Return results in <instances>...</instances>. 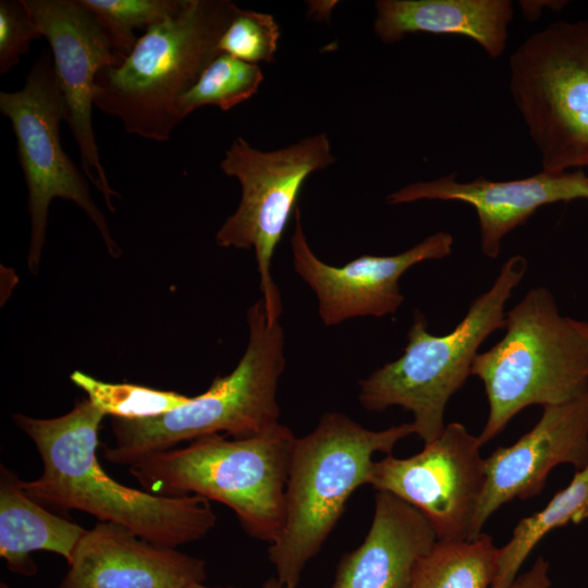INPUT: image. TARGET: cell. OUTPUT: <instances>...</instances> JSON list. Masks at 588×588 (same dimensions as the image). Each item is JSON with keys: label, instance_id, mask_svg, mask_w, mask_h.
Instances as JSON below:
<instances>
[{"label": "cell", "instance_id": "8992f818", "mask_svg": "<svg viewBox=\"0 0 588 588\" xmlns=\"http://www.w3.org/2000/svg\"><path fill=\"white\" fill-rule=\"evenodd\" d=\"M503 329L471 368L489 404L481 445L524 408L564 404L588 391V336L581 320L561 315L548 289L528 291L505 314Z\"/></svg>", "mask_w": 588, "mask_h": 588}, {"label": "cell", "instance_id": "f1b7e54d", "mask_svg": "<svg viewBox=\"0 0 588 588\" xmlns=\"http://www.w3.org/2000/svg\"><path fill=\"white\" fill-rule=\"evenodd\" d=\"M262 588H282V586L277 577H270L267 581H265Z\"/></svg>", "mask_w": 588, "mask_h": 588}, {"label": "cell", "instance_id": "52a82bcc", "mask_svg": "<svg viewBox=\"0 0 588 588\" xmlns=\"http://www.w3.org/2000/svg\"><path fill=\"white\" fill-rule=\"evenodd\" d=\"M526 270L522 255L510 257L491 287L471 302L448 334H431L426 317L415 310L403 354L358 381L360 405L369 412L400 406L413 414L414 431L425 443L438 438L450 397L471 375L483 341L504 327L505 304Z\"/></svg>", "mask_w": 588, "mask_h": 588}, {"label": "cell", "instance_id": "ba28073f", "mask_svg": "<svg viewBox=\"0 0 588 588\" xmlns=\"http://www.w3.org/2000/svg\"><path fill=\"white\" fill-rule=\"evenodd\" d=\"M510 93L542 170L588 167V21H555L510 57Z\"/></svg>", "mask_w": 588, "mask_h": 588}, {"label": "cell", "instance_id": "6da1fadb", "mask_svg": "<svg viewBox=\"0 0 588 588\" xmlns=\"http://www.w3.org/2000/svg\"><path fill=\"white\" fill-rule=\"evenodd\" d=\"M105 416L88 399L54 418L13 415L44 466L37 479L22 481L27 494L54 509L79 510L121 525L161 546L177 548L207 536L217 523L208 499L154 494L122 485L103 470L96 450Z\"/></svg>", "mask_w": 588, "mask_h": 588}, {"label": "cell", "instance_id": "5b68a950", "mask_svg": "<svg viewBox=\"0 0 588 588\" xmlns=\"http://www.w3.org/2000/svg\"><path fill=\"white\" fill-rule=\"evenodd\" d=\"M230 0H186L150 26L117 66L97 75L94 106L121 120L128 134L167 142L181 122L179 98L219 56V40L238 11Z\"/></svg>", "mask_w": 588, "mask_h": 588}, {"label": "cell", "instance_id": "f546056e", "mask_svg": "<svg viewBox=\"0 0 588 588\" xmlns=\"http://www.w3.org/2000/svg\"><path fill=\"white\" fill-rule=\"evenodd\" d=\"M186 588H218V587H208V586L204 585V583H194V584L187 586ZM225 588H233V587H225Z\"/></svg>", "mask_w": 588, "mask_h": 588}, {"label": "cell", "instance_id": "1f68e13d", "mask_svg": "<svg viewBox=\"0 0 588 588\" xmlns=\"http://www.w3.org/2000/svg\"><path fill=\"white\" fill-rule=\"evenodd\" d=\"M0 588H10V586L5 584L4 581H1Z\"/></svg>", "mask_w": 588, "mask_h": 588}, {"label": "cell", "instance_id": "4316f807", "mask_svg": "<svg viewBox=\"0 0 588 588\" xmlns=\"http://www.w3.org/2000/svg\"><path fill=\"white\" fill-rule=\"evenodd\" d=\"M549 564L543 558H538L532 567L519 575L509 588H550L548 575Z\"/></svg>", "mask_w": 588, "mask_h": 588}, {"label": "cell", "instance_id": "3957f363", "mask_svg": "<svg viewBox=\"0 0 588 588\" xmlns=\"http://www.w3.org/2000/svg\"><path fill=\"white\" fill-rule=\"evenodd\" d=\"M247 324V346L236 367L215 378L204 393L157 417H111L114 441L103 450L105 460L130 467L183 441L213 433L247 438L277 425L278 385L285 367L283 328L280 320H269L261 297L248 308Z\"/></svg>", "mask_w": 588, "mask_h": 588}, {"label": "cell", "instance_id": "ac0fdd59", "mask_svg": "<svg viewBox=\"0 0 588 588\" xmlns=\"http://www.w3.org/2000/svg\"><path fill=\"white\" fill-rule=\"evenodd\" d=\"M373 32L384 44L408 34H453L475 40L490 58L506 48L510 0H378Z\"/></svg>", "mask_w": 588, "mask_h": 588}, {"label": "cell", "instance_id": "603a6c76", "mask_svg": "<svg viewBox=\"0 0 588 588\" xmlns=\"http://www.w3.org/2000/svg\"><path fill=\"white\" fill-rule=\"evenodd\" d=\"M71 381L105 415L123 419L157 417L186 404L191 396L132 383L105 382L75 370Z\"/></svg>", "mask_w": 588, "mask_h": 588}, {"label": "cell", "instance_id": "4dcf8cb0", "mask_svg": "<svg viewBox=\"0 0 588 588\" xmlns=\"http://www.w3.org/2000/svg\"><path fill=\"white\" fill-rule=\"evenodd\" d=\"M581 327H583V329H584L585 333H586V334H587V336H588V322H587V321H584V320H581Z\"/></svg>", "mask_w": 588, "mask_h": 588}, {"label": "cell", "instance_id": "5bb4252c", "mask_svg": "<svg viewBox=\"0 0 588 588\" xmlns=\"http://www.w3.org/2000/svg\"><path fill=\"white\" fill-rule=\"evenodd\" d=\"M560 464L576 470L588 464V391L567 403L544 406L531 430L485 458L486 483L471 540L481 535L485 523L501 505L539 494L549 473Z\"/></svg>", "mask_w": 588, "mask_h": 588}, {"label": "cell", "instance_id": "277c9868", "mask_svg": "<svg viewBox=\"0 0 588 588\" xmlns=\"http://www.w3.org/2000/svg\"><path fill=\"white\" fill-rule=\"evenodd\" d=\"M413 433L412 422L375 431L331 412L311 432L296 438L285 489L284 526L268 548L282 588H297L304 567L320 551L352 493L368 485L373 454H391L400 440Z\"/></svg>", "mask_w": 588, "mask_h": 588}, {"label": "cell", "instance_id": "484cf974", "mask_svg": "<svg viewBox=\"0 0 588 588\" xmlns=\"http://www.w3.org/2000/svg\"><path fill=\"white\" fill-rule=\"evenodd\" d=\"M42 38L24 0L0 1V74L16 66L34 40Z\"/></svg>", "mask_w": 588, "mask_h": 588}, {"label": "cell", "instance_id": "2e32d148", "mask_svg": "<svg viewBox=\"0 0 588 588\" xmlns=\"http://www.w3.org/2000/svg\"><path fill=\"white\" fill-rule=\"evenodd\" d=\"M58 588H186L204 583L206 562L98 522L78 541Z\"/></svg>", "mask_w": 588, "mask_h": 588}, {"label": "cell", "instance_id": "ffe728a7", "mask_svg": "<svg viewBox=\"0 0 588 588\" xmlns=\"http://www.w3.org/2000/svg\"><path fill=\"white\" fill-rule=\"evenodd\" d=\"M587 518L588 464L576 470L569 485L556 492L542 510L518 522L511 539L498 550L490 588H509L528 554L548 532Z\"/></svg>", "mask_w": 588, "mask_h": 588}, {"label": "cell", "instance_id": "d6986e66", "mask_svg": "<svg viewBox=\"0 0 588 588\" xmlns=\"http://www.w3.org/2000/svg\"><path fill=\"white\" fill-rule=\"evenodd\" d=\"M22 481L1 465L0 556L11 572L33 576L37 566L32 552H53L69 564L87 529L46 510L27 494Z\"/></svg>", "mask_w": 588, "mask_h": 588}, {"label": "cell", "instance_id": "7a4b0ae2", "mask_svg": "<svg viewBox=\"0 0 588 588\" xmlns=\"http://www.w3.org/2000/svg\"><path fill=\"white\" fill-rule=\"evenodd\" d=\"M296 438L278 422L247 438L213 433L130 466L147 492L197 494L230 507L247 535L273 543L285 520V489Z\"/></svg>", "mask_w": 588, "mask_h": 588}, {"label": "cell", "instance_id": "30bf717a", "mask_svg": "<svg viewBox=\"0 0 588 588\" xmlns=\"http://www.w3.org/2000/svg\"><path fill=\"white\" fill-rule=\"evenodd\" d=\"M0 111L11 121L28 191L29 270L36 272L39 267L53 198L76 204L98 229L109 254L118 258L121 249L85 176L61 146L60 126L70 114L53 60L46 52L35 60L20 90L0 93Z\"/></svg>", "mask_w": 588, "mask_h": 588}, {"label": "cell", "instance_id": "cb8c5ba5", "mask_svg": "<svg viewBox=\"0 0 588 588\" xmlns=\"http://www.w3.org/2000/svg\"><path fill=\"white\" fill-rule=\"evenodd\" d=\"M109 36L117 54L124 60L138 38L135 29L145 28L176 14L186 0H77Z\"/></svg>", "mask_w": 588, "mask_h": 588}, {"label": "cell", "instance_id": "7402d4cb", "mask_svg": "<svg viewBox=\"0 0 588 588\" xmlns=\"http://www.w3.org/2000/svg\"><path fill=\"white\" fill-rule=\"evenodd\" d=\"M264 74L258 64L238 60L226 53L219 54L200 74L195 84L176 102L182 121L204 106L231 110L248 100L259 89Z\"/></svg>", "mask_w": 588, "mask_h": 588}, {"label": "cell", "instance_id": "e0dca14e", "mask_svg": "<svg viewBox=\"0 0 588 588\" xmlns=\"http://www.w3.org/2000/svg\"><path fill=\"white\" fill-rule=\"evenodd\" d=\"M437 541L422 513L378 491L368 534L357 549L342 556L330 588H411L416 564Z\"/></svg>", "mask_w": 588, "mask_h": 588}, {"label": "cell", "instance_id": "7c38bea8", "mask_svg": "<svg viewBox=\"0 0 588 588\" xmlns=\"http://www.w3.org/2000/svg\"><path fill=\"white\" fill-rule=\"evenodd\" d=\"M38 29L50 45L56 75L69 108L68 124L78 146L85 176L114 211L111 187L101 163L91 121L96 78L122 59L95 19L77 0H24Z\"/></svg>", "mask_w": 588, "mask_h": 588}, {"label": "cell", "instance_id": "8fae6325", "mask_svg": "<svg viewBox=\"0 0 588 588\" xmlns=\"http://www.w3.org/2000/svg\"><path fill=\"white\" fill-rule=\"evenodd\" d=\"M479 437L461 422L407 458L387 454L373 462L368 485L417 509L439 541L471 540L477 506L486 483Z\"/></svg>", "mask_w": 588, "mask_h": 588}, {"label": "cell", "instance_id": "4fadbf2b", "mask_svg": "<svg viewBox=\"0 0 588 588\" xmlns=\"http://www.w3.org/2000/svg\"><path fill=\"white\" fill-rule=\"evenodd\" d=\"M291 252L295 272L313 290L326 326L357 317H383L397 311L404 296L400 279L413 266L442 259L452 252L453 236L439 231L392 256L363 255L341 267L326 264L310 248L295 210Z\"/></svg>", "mask_w": 588, "mask_h": 588}, {"label": "cell", "instance_id": "83f0119b", "mask_svg": "<svg viewBox=\"0 0 588 588\" xmlns=\"http://www.w3.org/2000/svg\"><path fill=\"white\" fill-rule=\"evenodd\" d=\"M524 13L530 17H538L542 8H561L565 5V1H522L519 2Z\"/></svg>", "mask_w": 588, "mask_h": 588}, {"label": "cell", "instance_id": "d4e9b609", "mask_svg": "<svg viewBox=\"0 0 588 588\" xmlns=\"http://www.w3.org/2000/svg\"><path fill=\"white\" fill-rule=\"evenodd\" d=\"M280 28L271 14L238 9L222 34L218 49L247 63H272Z\"/></svg>", "mask_w": 588, "mask_h": 588}, {"label": "cell", "instance_id": "44dd1931", "mask_svg": "<svg viewBox=\"0 0 588 588\" xmlns=\"http://www.w3.org/2000/svg\"><path fill=\"white\" fill-rule=\"evenodd\" d=\"M492 538L437 541L415 566L411 588H490L498 556Z\"/></svg>", "mask_w": 588, "mask_h": 588}, {"label": "cell", "instance_id": "9a60e30c", "mask_svg": "<svg viewBox=\"0 0 588 588\" xmlns=\"http://www.w3.org/2000/svg\"><path fill=\"white\" fill-rule=\"evenodd\" d=\"M456 173L431 181H419L387 196L390 205L418 200H460L477 212L481 252L498 258L503 237L524 224L534 212L558 201L588 199V176L581 169L539 173L513 181H490L478 176L457 182Z\"/></svg>", "mask_w": 588, "mask_h": 588}, {"label": "cell", "instance_id": "9c48e42d", "mask_svg": "<svg viewBox=\"0 0 588 588\" xmlns=\"http://www.w3.org/2000/svg\"><path fill=\"white\" fill-rule=\"evenodd\" d=\"M335 161L326 133L307 136L284 148L262 151L238 136L225 151L220 168L241 185V200L216 235L224 248L253 249L259 287L269 320L283 311L272 279L271 260L307 177Z\"/></svg>", "mask_w": 588, "mask_h": 588}]
</instances>
